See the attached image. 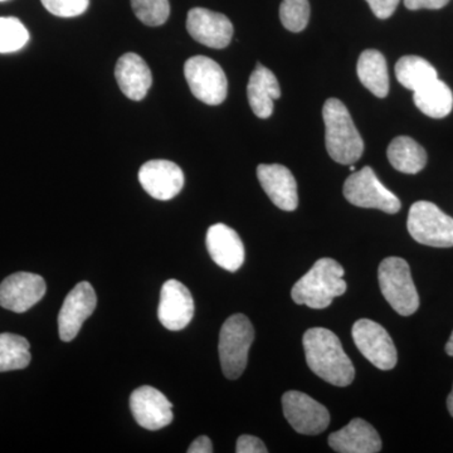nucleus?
Returning <instances> with one entry per match:
<instances>
[{"mask_svg":"<svg viewBox=\"0 0 453 453\" xmlns=\"http://www.w3.org/2000/svg\"><path fill=\"white\" fill-rule=\"evenodd\" d=\"M445 350L447 356L453 357V332L451 334V336H449V342H447Z\"/></svg>","mask_w":453,"mask_h":453,"instance_id":"f704fd0d","label":"nucleus"},{"mask_svg":"<svg viewBox=\"0 0 453 453\" xmlns=\"http://www.w3.org/2000/svg\"><path fill=\"white\" fill-rule=\"evenodd\" d=\"M354 342L360 353L380 371H390L398 362L395 342L380 324L360 319L351 329Z\"/></svg>","mask_w":453,"mask_h":453,"instance_id":"1a4fd4ad","label":"nucleus"},{"mask_svg":"<svg viewBox=\"0 0 453 453\" xmlns=\"http://www.w3.org/2000/svg\"><path fill=\"white\" fill-rule=\"evenodd\" d=\"M115 77L122 94L133 101H142L153 83L150 68L142 57L136 53H125L119 58Z\"/></svg>","mask_w":453,"mask_h":453,"instance_id":"aec40b11","label":"nucleus"},{"mask_svg":"<svg viewBox=\"0 0 453 453\" xmlns=\"http://www.w3.org/2000/svg\"><path fill=\"white\" fill-rule=\"evenodd\" d=\"M357 77L365 88L377 97H387L389 92V74L387 61L380 50H366L359 57Z\"/></svg>","mask_w":453,"mask_h":453,"instance_id":"4be33fe9","label":"nucleus"},{"mask_svg":"<svg viewBox=\"0 0 453 453\" xmlns=\"http://www.w3.org/2000/svg\"><path fill=\"white\" fill-rule=\"evenodd\" d=\"M329 446L339 453H377L380 452L381 440L371 423L356 418L330 434Z\"/></svg>","mask_w":453,"mask_h":453,"instance_id":"6ab92c4d","label":"nucleus"},{"mask_svg":"<svg viewBox=\"0 0 453 453\" xmlns=\"http://www.w3.org/2000/svg\"><path fill=\"white\" fill-rule=\"evenodd\" d=\"M53 16L73 18L81 16L88 8L89 0H41Z\"/></svg>","mask_w":453,"mask_h":453,"instance_id":"c756f323","label":"nucleus"},{"mask_svg":"<svg viewBox=\"0 0 453 453\" xmlns=\"http://www.w3.org/2000/svg\"><path fill=\"white\" fill-rule=\"evenodd\" d=\"M28 40L29 33L19 19L0 18V53L16 52L23 49Z\"/></svg>","mask_w":453,"mask_h":453,"instance_id":"bb28decb","label":"nucleus"},{"mask_svg":"<svg viewBox=\"0 0 453 453\" xmlns=\"http://www.w3.org/2000/svg\"><path fill=\"white\" fill-rule=\"evenodd\" d=\"M43 277L31 273H17L0 283V306L22 314L40 303L46 295Z\"/></svg>","mask_w":453,"mask_h":453,"instance_id":"f8f14e48","label":"nucleus"},{"mask_svg":"<svg viewBox=\"0 0 453 453\" xmlns=\"http://www.w3.org/2000/svg\"><path fill=\"white\" fill-rule=\"evenodd\" d=\"M447 408H449V412L453 417V388L452 392L449 393V398H447Z\"/></svg>","mask_w":453,"mask_h":453,"instance_id":"c9c22d12","label":"nucleus"},{"mask_svg":"<svg viewBox=\"0 0 453 453\" xmlns=\"http://www.w3.org/2000/svg\"><path fill=\"white\" fill-rule=\"evenodd\" d=\"M387 155L393 168L404 174H417L427 164L425 149L410 136H398L393 140Z\"/></svg>","mask_w":453,"mask_h":453,"instance_id":"b1692460","label":"nucleus"},{"mask_svg":"<svg viewBox=\"0 0 453 453\" xmlns=\"http://www.w3.org/2000/svg\"><path fill=\"white\" fill-rule=\"evenodd\" d=\"M96 305V292L91 283H77L65 296L58 314V334L62 342H73L76 338L83 323L94 314Z\"/></svg>","mask_w":453,"mask_h":453,"instance_id":"9b49d317","label":"nucleus"},{"mask_svg":"<svg viewBox=\"0 0 453 453\" xmlns=\"http://www.w3.org/2000/svg\"><path fill=\"white\" fill-rule=\"evenodd\" d=\"M344 268L333 258H321L306 275L295 283L291 297L297 305L311 309H326L335 297L347 291Z\"/></svg>","mask_w":453,"mask_h":453,"instance_id":"7ed1b4c3","label":"nucleus"},{"mask_svg":"<svg viewBox=\"0 0 453 453\" xmlns=\"http://www.w3.org/2000/svg\"><path fill=\"white\" fill-rule=\"evenodd\" d=\"M282 410L292 428L301 434H323L330 423V413L323 404L297 390L282 395Z\"/></svg>","mask_w":453,"mask_h":453,"instance_id":"9d476101","label":"nucleus"},{"mask_svg":"<svg viewBox=\"0 0 453 453\" xmlns=\"http://www.w3.org/2000/svg\"><path fill=\"white\" fill-rule=\"evenodd\" d=\"M207 250L211 259L229 273H235L242 267L244 247L242 240L231 226L217 223L207 232Z\"/></svg>","mask_w":453,"mask_h":453,"instance_id":"a211bd4d","label":"nucleus"},{"mask_svg":"<svg viewBox=\"0 0 453 453\" xmlns=\"http://www.w3.org/2000/svg\"><path fill=\"white\" fill-rule=\"evenodd\" d=\"M407 226L418 243L437 249L453 247V219L434 203H414L408 214Z\"/></svg>","mask_w":453,"mask_h":453,"instance_id":"423d86ee","label":"nucleus"},{"mask_svg":"<svg viewBox=\"0 0 453 453\" xmlns=\"http://www.w3.org/2000/svg\"><path fill=\"white\" fill-rule=\"evenodd\" d=\"M342 190L347 201L357 207L372 208L388 214L401 211V201L380 183L371 166L353 172Z\"/></svg>","mask_w":453,"mask_h":453,"instance_id":"0eeeda50","label":"nucleus"},{"mask_svg":"<svg viewBox=\"0 0 453 453\" xmlns=\"http://www.w3.org/2000/svg\"><path fill=\"white\" fill-rule=\"evenodd\" d=\"M413 101L416 106L429 118H446L453 109L451 88L440 79L434 80L414 91Z\"/></svg>","mask_w":453,"mask_h":453,"instance_id":"5701e85b","label":"nucleus"},{"mask_svg":"<svg viewBox=\"0 0 453 453\" xmlns=\"http://www.w3.org/2000/svg\"><path fill=\"white\" fill-rule=\"evenodd\" d=\"M349 169H350V172H356V166L354 165L349 166Z\"/></svg>","mask_w":453,"mask_h":453,"instance_id":"e433bc0d","label":"nucleus"},{"mask_svg":"<svg viewBox=\"0 0 453 453\" xmlns=\"http://www.w3.org/2000/svg\"><path fill=\"white\" fill-rule=\"evenodd\" d=\"M195 316V301L186 285L178 280L164 283L160 292L157 318L164 327L172 332L183 330Z\"/></svg>","mask_w":453,"mask_h":453,"instance_id":"2eb2a0df","label":"nucleus"},{"mask_svg":"<svg viewBox=\"0 0 453 453\" xmlns=\"http://www.w3.org/2000/svg\"><path fill=\"white\" fill-rule=\"evenodd\" d=\"M255 340L251 321L243 314L226 319L219 333V360L223 374L228 380H237L249 363L250 349Z\"/></svg>","mask_w":453,"mask_h":453,"instance_id":"20e7f679","label":"nucleus"},{"mask_svg":"<svg viewBox=\"0 0 453 453\" xmlns=\"http://www.w3.org/2000/svg\"><path fill=\"white\" fill-rule=\"evenodd\" d=\"M0 2H4V0H0Z\"/></svg>","mask_w":453,"mask_h":453,"instance_id":"4c0bfd02","label":"nucleus"},{"mask_svg":"<svg viewBox=\"0 0 453 453\" xmlns=\"http://www.w3.org/2000/svg\"><path fill=\"white\" fill-rule=\"evenodd\" d=\"M401 0H366L372 13L380 19H388L393 16Z\"/></svg>","mask_w":453,"mask_h":453,"instance_id":"2f4dec72","label":"nucleus"},{"mask_svg":"<svg viewBox=\"0 0 453 453\" xmlns=\"http://www.w3.org/2000/svg\"><path fill=\"white\" fill-rule=\"evenodd\" d=\"M247 96L250 106L257 118H270L273 112V101L281 97V88L275 73L257 64L250 77Z\"/></svg>","mask_w":453,"mask_h":453,"instance_id":"412c9836","label":"nucleus"},{"mask_svg":"<svg viewBox=\"0 0 453 453\" xmlns=\"http://www.w3.org/2000/svg\"><path fill=\"white\" fill-rule=\"evenodd\" d=\"M131 7L136 18L145 26H162L170 14L169 0H131Z\"/></svg>","mask_w":453,"mask_h":453,"instance_id":"c85d7f7f","label":"nucleus"},{"mask_svg":"<svg viewBox=\"0 0 453 453\" xmlns=\"http://www.w3.org/2000/svg\"><path fill=\"white\" fill-rule=\"evenodd\" d=\"M325 144L334 162L342 165L357 163L365 153L360 136L347 106L338 98H329L323 107Z\"/></svg>","mask_w":453,"mask_h":453,"instance_id":"f03ea898","label":"nucleus"},{"mask_svg":"<svg viewBox=\"0 0 453 453\" xmlns=\"http://www.w3.org/2000/svg\"><path fill=\"white\" fill-rule=\"evenodd\" d=\"M395 77L403 88L417 91L438 79L436 68L418 56H404L396 62Z\"/></svg>","mask_w":453,"mask_h":453,"instance_id":"393cba45","label":"nucleus"},{"mask_svg":"<svg viewBox=\"0 0 453 453\" xmlns=\"http://www.w3.org/2000/svg\"><path fill=\"white\" fill-rule=\"evenodd\" d=\"M139 181L149 196L169 201L183 189V170L169 160H150L140 168Z\"/></svg>","mask_w":453,"mask_h":453,"instance_id":"dca6fc26","label":"nucleus"},{"mask_svg":"<svg viewBox=\"0 0 453 453\" xmlns=\"http://www.w3.org/2000/svg\"><path fill=\"white\" fill-rule=\"evenodd\" d=\"M381 294L390 306L402 316H411L419 308V296L411 267L405 259L388 257L378 270Z\"/></svg>","mask_w":453,"mask_h":453,"instance_id":"39448f33","label":"nucleus"},{"mask_svg":"<svg viewBox=\"0 0 453 453\" xmlns=\"http://www.w3.org/2000/svg\"><path fill=\"white\" fill-rule=\"evenodd\" d=\"M213 452V445L207 436L196 438L195 442L188 449V453H211Z\"/></svg>","mask_w":453,"mask_h":453,"instance_id":"72a5a7b5","label":"nucleus"},{"mask_svg":"<svg viewBox=\"0 0 453 453\" xmlns=\"http://www.w3.org/2000/svg\"><path fill=\"white\" fill-rule=\"evenodd\" d=\"M257 177L276 207L286 211L296 210L299 205L297 183L290 170L280 164H261L257 168Z\"/></svg>","mask_w":453,"mask_h":453,"instance_id":"f3484780","label":"nucleus"},{"mask_svg":"<svg viewBox=\"0 0 453 453\" xmlns=\"http://www.w3.org/2000/svg\"><path fill=\"white\" fill-rule=\"evenodd\" d=\"M28 340L17 334H0V372L20 371L31 363Z\"/></svg>","mask_w":453,"mask_h":453,"instance_id":"a878e982","label":"nucleus"},{"mask_svg":"<svg viewBox=\"0 0 453 453\" xmlns=\"http://www.w3.org/2000/svg\"><path fill=\"white\" fill-rule=\"evenodd\" d=\"M310 13L309 0H282L280 5V19L290 32H303L309 25Z\"/></svg>","mask_w":453,"mask_h":453,"instance_id":"cd10ccee","label":"nucleus"},{"mask_svg":"<svg viewBox=\"0 0 453 453\" xmlns=\"http://www.w3.org/2000/svg\"><path fill=\"white\" fill-rule=\"evenodd\" d=\"M235 452L237 453H266V445L262 442L259 438L243 434L237 440L235 445Z\"/></svg>","mask_w":453,"mask_h":453,"instance_id":"7c9ffc66","label":"nucleus"},{"mask_svg":"<svg viewBox=\"0 0 453 453\" xmlns=\"http://www.w3.org/2000/svg\"><path fill=\"white\" fill-rule=\"evenodd\" d=\"M184 76L190 91L199 101L207 105H220L228 92L225 71L213 59L196 56L184 65Z\"/></svg>","mask_w":453,"mask_h":453,"instance_id":"6e6552de","label":"nucleus"},{"mask_svg":"<svg viewBox=\"0 0 453 453\" xmlns=\"http://www.w3.org/2000/svg\"><path fill=\"white\" fill-rule=\"evenodd\" d=\"M449 0H404L405 8L410 11L418 9H441L449 4Z\"/></svg>","mask_w":453,"mask_h":453,"instance_id":"473e14b6","label":"nucleus"},{"mask_svg":"<svg viewBox=\"0 0 453 453\" xmlns=\"http://www.w3.org/2000/svg\"><path fill=\"white\" fill-rule=\"evenodd\" d=\"M173 404L160 390L139 387L131 393L130 410L140 427L157 431L173 422Z\"/></svg>","mask_w":453,"mask_h":453,"instance_id":"ddd939ff","label":"nucleus"},{"mask_svg":"<svg viewBox=\"0 0 453 453\" xmlns=\"http://www.w3.org/2000/svg\"><path fill=\"white\" fill-rule=\"evenodd\" d=\"M306 362L312 372L335 387L353 383L356 369L338 336L325 327H312L303 334Z\"/></svg>","mask_w":453,"mask_h":453,"instance_id":"f257e3e1","label":"nucleus"},{"mask_svg":"<svg viewBox=\"0 0 453 453\" xmlns=\"http://www.w3.org/2000/svg\"><path fill=\"white\" fill-rule=\"evenodd\" d=\"M187 29L193 40L214 50L226 49L234 37V25L222 13L205 8L190 9Z\"/></svg>","mask_w":453,"mask_h":453,"instance_id":"4468645a","label":"nucleus"}]
</instances>
